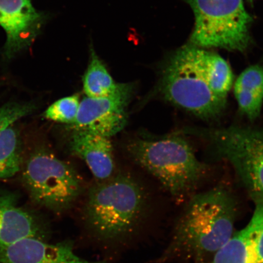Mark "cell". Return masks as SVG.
<instances>
[{
  "mask_svg": "<svg viewBox=\"0 0 263 263\" xmlns=\"http://www.w3.org/2000/svg\"><path fill=\"white\" fill-rule=\"evenodd\" d=\"M0 263H102L86 260L68 242L50 244L45 240L25 238L0 249Z\"/></svg>",
  "mask_w": 263,
  "mask_h": 263,
  "instance_id": "cell-11",
  "label": "cell"
},
{
  "mask_svg": "<svg viewBox=\"0 0 263 263\" xmlns=\"http://www.w3.org/2000/svg\"><path fill=\"white\" fill-rule=\"evenodd\" d=\"M234 95L239 112L254 121L260 115L263 105V66L252 65L239 76Z\"/></svg>",
  "mask_w": 263,
  "mask_h": 263,
  "instance_id": "cell-13",
  "label": "cell"
},
{
  "mask_svg": "<svg viewBox=\"0 0 263 263\" xmlns=\"http://www.w3.org/2000/svg\"><path fill=\"white\" fill-rule=\"evenodd\" d=\"M127 149L135 162L180 201L193 195L206 174V166L179 132L136 138L127 144Z\"/></svg>",
  "mask_w": 263,
  "mask_h": 263,
  "instance_id": "cell-3",
  "label": "cell"
},
{
  "mask_svg": "<svg viewBox=\"0 0 263 263\" xmlns=\"http://www.w3.org/2000/svg\"><path fill=\"white\" fill-rule=\"evenodd\" d=\"M203 62L210 89L220 100L228 102L234 77L230 65L219 55L203 49Z\"/></svg>",
  "mask_w": 263,
  "mask_h": 263,
  "instance_id": "cell-15",
  "label": "cell"
},
{
  "mask_svg": "<svg viewBox=\"0 0 263 263\" xmlns=\"http://www.w3.org/2000/svg\"><path fill=\"white\" fill-rule=\"evenodd\" d=\"M35 108L29 103H9L0 107V132L31 114Z\"/></svg>",
  "mask_w": 263,
  "mask_h": 263,
  "instance_id": "cell-19",
  "label": "cell"
},
{
  "mask_svg": "<svg viewBox=\"0 0 263 263\" xmlns=\"http://www.w3.org/2000/svg\"><path fill=\"white\" fill-rule=\"evenodd\" d=\"M134 90L133 83H120L108 96L85 97L80 102L77 119L69 127L109 138L115 136L127 125V109Z\"/></svg>",
  "mask_w": 263,
  "mask_h": 263,
  "instance_id": "cell-8",
  "label": "cell"
},
{
  "mask_svg": "<svg viewBox=\"0 0 263 263\" xmlns=\"http://www.w3.org/2000/svg\"><path fill=\"white\" fill-rule=\"evenodd\" d=\"M23 164L22 147L17 130L11 125L0 132V179L14 176Z\"/></svg>",
  "mask_w": 263,
  "mask_h": 263,
  "instance_id": "cell-17",
  "label": "cell"
},
{
  "mask_svg": "<svg viewBox=\"0 0 263 263\" xmlns=\"http://www.w3.org/2000/svg\"><path fill=\"white\" fill-rule=\"evenodd\" d=\"M174 226L162 259L201 263L209 260L235 234L237 200L223 186L193 194Z\"/></svg>",
  "mask_w": 263,
  "mask_h": 263,
  "instance_id": "cell-1",
  "label": "cell"
},
{
  "mask_svg": "<svg viewBox=\"0 0 263 263\" xmlns=\"http://www.w3.org/2000/svg\"><path fill=\"white\" fill-rule=\"evenodd\" d=\"M90 51L89 64L82 77L84 93L90 98L108 96L117 90L120 83L114 81L93 48Z\"/></svg>",
  "mask_w": 263,
  "mask_h": 263,
  "instance_id": "cell-16",
  "label": "cell"
},
{
  "mask_svg": "<svg viewBox=\"0 0 263 263\" xmlns=\"http://www.w3.org/2000/svg\"><path fill=\"white\" fill-rule=\"evenodd\" d=\"M201 263H257L249 226L235 233L211 258Z\"/></svg>",
  "mask_w": 263,
  "mask_h": 263,
  "instance_id": "cell-14",
  "label": "cell"
},
{
  "mask_svg": "<svg viewBox=\"0 0 263 263\" xmlns=\"http://www.w3.org/2000/svg\"><path fill=\"white\" fill-rule=\"evenodd\" d=\"M80 102L79 94L62 98L47 108L45 111L44 117L46 119L54 122L70 126L77 119Z\"/></svg>",
  "mask_w": 263,
  "mask_h": 263,
  "instance_id": "cell-18",
  "label": "cell"
},
{
  "mask_svg": "<svg viewBox=\"0 0 263 263\" xmlns=\"http://www.w3.org/2000/svg\"><path fill=\"white\" fill-rule=\"evenodd\" d=\"M45 22L32 0H0V26L6 41L2 57L11 61L27 50L34 43Z\"/></svg>",
  "mask_w": 263,
  "mask_h": 263,
  "instance_id": "cell-9",
  "label": "cell"
},
{
  "mask_svg": "<svg viewBox=\"0 0 263 263\" xmlns=\"http://www.w3.org/2000/svg\"><path fill=\"white\" fill-rule=\"evenodd\" d=\"M192 8L195 28L190 44L245 52L252 43V16L243 0H184Z\"/></svg>",
  "mask_w": 263,
  "mask_h": 263,
  "instance_id": "cell-6",
  "label": "cell"
},
{
  "mask_svg": "<svg viewBox=\"0 0 263 263\" xmlns=\"http://www.w3.org/2000/svg\"><path fill=\"white\" fill-rule=\"evenodd\" d=\"M203 49L188 44L166 59L153 95L203 120L224 111L227 102L210 89L203 62Z\"/></svg>",
  "mask_w": 263,
  "mask_h": 263,
  "instance_id": "cell-4",
  "label": "cell"
},
{
  "mask_svg": "<svg viewBox=\"0 0 263 263\" xmlns=\"http://www.w3.org/2000/svg\"><path fill=\"white\" fill-rule=\"evenodd\" d=\"M22 179L33 201L55 213L70 209L83 191V182L74 167L44 147L28 158Z\"/></svg>",
  "mask_w": 263,
  "mask_h": 263,
  "instance_id": "cell-7",
  "label": "cell"
},
{
  "mask_svg": "<svg viewBox=\"0 0 263 263\" xmlns=\"http://www.w3.org/2000/svg\"><path fill=\"white\" fill-rule=\"evenodd\" d=\"M248 225L251 231L256 262L263 263V203L256 205L252 218Z\"/></svg>",
  "mask_w": 263,
  "mask_h": 263,
  "instance_id": "cell-20",
  "label": "cell"
},
{
  "mask_svg": "<svg viewBox=\"0 0 263 263\" xmlns=\"http://www.w3.org/2000/svg\"><path fill=\"white\" fill-rule=\"evenodd\" d=\"M147 197L139 182L118 174L92 186L83 208L85 224L103 241H123L145 217Z\"/></svg>",
  "mask_w": 263,
  "mask_h": 263,
  "instance_id": "cell-2",
  "label": "cell"
},
{
  "mask_svg": "<svg viewBox=\"0 0 263 263\" xmlns=\"http://www.w3.org/2000/svg\"><path fill=\"white\" fill-rule=\"evenodd\" d=\"M48 234L44 220L19 206L14 194L0 192V249L25 238L45 241Z\"/></svg>",
  "mask_w": 263,
  "mask_h": 263,
  "instance_id": "cell-10",
  "label": "cell"
},
{
  "mask_svg": "<svg viewBox=\"0 0 263 263\" xmlns=\"http://www.w3.org/2000/svg\"><path fill=\"white\" fill-rule=\"evenodd\" d=\"M184 135L209 141L218 155L234 169L255 205L263 203V130L245 126L186 127Z\"/></svg>",
  "mask_w": 263,
  "mask_h": 263,
  "instance_id": "cell-5",
  "label": "cell"
},
{
  "mask_svg": "<svg viewBox=\"0 0 263 263\" xmlns=\"http://www.w3.org/2000/svg\"><path fill=\"white\" fill-rule=\"evenodd\" d=\"M69 147L74 155L84 161L98 182L114 175V150L110 138L88 131L73 130Z\"/></svg>",
  "mask_w": 263,
  "mask_h": 263,
  "instance_id": "cell-12",
  "label": "cell"
}]
</instances>
